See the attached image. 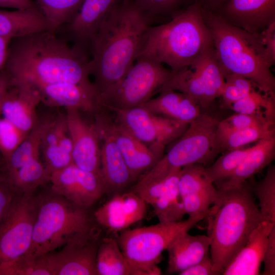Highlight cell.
Segmentation results:
<instances>
[{
    "label": "cell",
    "instance_id": "6da1fadb",
    "mask_svg": "<svg viewBox=\"0 0 275 275\" xmlns=\"http://www.w3.org/2000/svg\"><path fill=\"white\" fill-rule=\"evenodd\" d=\"M55 33L45 31L11 40L4 67L10 81L35 87L71 82L95 88L85 50L70 46Z\"/></svg>",
    "mask_w": 275,
    "mask_h": 275
},
{
    "label": "cell",
    "instance_id": "7a4b0ae2",
    "mask_svg": "<svg viewBox=\"0 0 275 275\" xmlns=\"http://www.w3.org/2000/svg\"><path fill=\"white\" fill-rule=\"evenodd\" d=\"M151 18L133 0H122L103 21L90 44V76L98 93L119 81L142 49Z\"/></svg>",
    "mask_w": 275,
    "mask_h": 275
},
{
    "label": "cell",
    "instance_id": "3957f363",
    "mask_svg": "<svg viewBox=\"0 0 275 275\" xmlns=\"http://www.w3.org/2000/svg\"><path fill=\"white\" fill-rule=\"evenodd\" d=\"M216 188L217 198L205 218L213 270L222 274L263 219L247 181Z\"/></svg>",
    "mask_w": 275,
    "mask_h": 275
},
{
    "label": "cell",
    "instance_id": "277c9868",
    "mask_svg": "<svg viewBox=\"0 0 275 275\" xmlns=\"http://www.w3.org/2000/svg\"><path fill=\"white\" fill-rule=\"evenodd\" d=\"M202 12L212 36L215 57L224 75H241L275 99V78L259 33L234 26L213 11L202 9Z\"/></svg>",
    "mask_w": 275,
    "mask_h": 275
},
{
    "label": "cell",
    "instance_id": "5b68a950",
    "mask_svg": "<svg viewBox=\"0 0 275 275\" xmlns=\"http://www.w3.org/2000/svg\"><path fill=\"white\" fill-rule=\"evenodd\" d=\"M213 47L210 31L196 2L164 23L150 25L140 54L176 70Z\"/></svg>",
    "mask_w": 275,
    "mask_h": 275
},
{
    "label": "cell",
    "instance_id": "8992f818",
    "mask_svg": "<svg viewBox=\"0 0 275 275\" xmlns=\"http://www.w3.org/2000/svg\"><path fill=\"white\" fill-rule=\"evenodd\" d=\"M94 228L88 209L53 193L40 198L31 246L25 255H45Z\"/></svg>",
    "mask_w": 275,
    "mask_h": 275
},
{
    "label": "cell",
    "instance_id": "52a82bcc",
    "mask_svg": "<svg viewBox=\"0 0 275 275\" xmlns=\"http://www.w3.org/2000/svg\"><path fill=\"white\" fill-rule=\"evenodd\" d=\"M220 120L201 113L190 122L166 154L143 174L134 187H140L164 177L173 171L193 164L205 167L219 153L216 134Z\"/></svg>",
    "mask_w": 275,
    "mask_h": 275
},
{
    "label": "cell",
    "instance_id": "ba28073f",
    "mask_svg": "<svg viewBox=\"0 0 275 275\" xmlns=\"http://www.w3.org/2000/svg\"><path fill=\"white\" fill-rule=\"evenodd\" d=\"M204 219L188 217L175 223H162L129 228L120 232L117 241L121 251L131 265L145 275L161 274L157 266L162 253L180 234L188 231Z\"/></svg>",
    "mask_w": 275,
    "mask_h": 275
},
{
    "label": "cell",
    "instance_id": "9c48e42d",
    "mask_svg": "<svg viewBox=\"0 0 275 275\" xmlns=\"http://www.w3.org/2000/svg\"><path fill=\"white\" fill-rule=\"evenodd\" d=\"M171 73L163 64L139 56L122 79L98 95L99 105L112 111L141 106L160 92Z\"/></svg>",
    "mask_w": 275,
    "mask_h": 275
},
{
    "label": "cell",
    "instance_id": "30bf717a",
    "mask_svg": "<svg viewBox=\"0 0 275 275\" xmlns=\"http://www.w3.org/2000/svg\"><path fill=\"white\" fill-rule=\"evenodd\" d=\"M225 82L224 73L210 48L190 65L171 74L161 90L171 89L185 93L199 105L207 108L220 97Z\"/></svg>",
    "mask_w": 275,
    "mask_h": 275
},
{
    "label": "cell",
    "instance_id": "8fae6325",
    "mask_svg": "<svg viewBox=\"0 0 275 275\" xmlns=\"http://www.w3.org/2000/svg\"><path fill=\"white\" fill-rule=\"evenodd\" d=\"M39 200L33 194L16 196L0 223V265L28 252Z\"/></svg>",
    "mask_w": 275,
    "mask_h": 275
},
{
    "label": "cell",
    "instance_id": "7c38bea8",
    "mask_svg": "<svg viewBox=\"0 0 275 275\" xmlns=\"http://www.w3.org/2000/svg\"><path fill=\"white\" fill-rule=\"evenodd\" d=\"M109 111L139 140L162 154L166 146L180 136L189 124L155 115L142 106Z\"/></svg>",
    "mask_w": 275,
    "mask_h": 275
},
{
    "label": "cell",
    "instance_id": "4fadbf2b",
    "mask_svg": "<svg viewBox=\"0 0 275 275\" xmlns=\"http://www.w3.org/2000/svg\"><path fill=\"white\" fill-rule=\"evenodd\" d=\"M93 116L97 126L114 141L134 181L150 169L164 155L139 140L115 119L107 108L99 105Z\"/></svg>",
    "mask_w": 275,
    "mask_h": 275
},
{
    "label": "cell",
    "instance_id": "5bb4252c",
    "mask_svg": "<svg viewBox=\"0 0 275 275\" xmlns=\"http://www.w3.org/2000/svg\"><path fill=\"white\" fill-rule=\"evenodd\" d=\"M95 228L44 256L51 275H98L96 257L102 239Z\"/></svg>",
    "mask_w": 275,
    "mask_h": 275
},
{
    "label": "cell",
    "instance_id": "9a60e30c",
    "mask_svg": "<svg viewBox=\"0 0 275 275\" xmlns=\"http://www.w3.org/2000/svg\"><path fill=\"white\" fill-rule=\"evenodd\" d=\"M49 181L53 193L87 209L106 193L100 174L81 169L73 163L51 173Z\"/></svg>",
    "mask_w": 275,
    "mask_h": 275
},
{
    "label": "cell",
    "instance_id": "2e32d148",
    "mask_svg": "<svg viewBox=\"0 0 275 275\" xmlns=\"http://www.w3.org/2000/svg\"><path fill=\"white\" fill-rule=\"evenodd\" d=\"M80 112L68 108L66 114L72 144L73 163L81 169L101 175L99 130L94 121H87Z\"/></svg>",
    "mask_w": 275,
    "mask_h": 275
},
{
    "label": "cell",
    "instance_id": "e0dca14e",
    "mask_svg": "<svg viewBox=\"0 0 275 275\" xmlns=\"http://www.w3.org/2000/svg\"><path fill=\"white\" fill-rule=\"evenodd\" d=\"M205 168L201 164H193L180 171L178 188L188 217L205 218L217 198V188L207 176Z\"/></svg>",
    "mask_w": 275,
    "mask_h": 275
},
{
    "label": "cell",
    "instance_id": "ac0fdd59",
    "mask_svg": "<svg viewBox=\"0 0 275 275\" xmlns=\"http://www.w3.org/2000/svg\"><path fill=\"white\" fill-rule=\"evenodd\" d=\"M112 196L94 212V219L100 227L117 233L145 217L147 204L135 193L130 190Z\"/></svg>",
    "mask_w": 275,
    "mask_h": 275
},
{
    "label": "cell",
    "instance_id": "d6986e66",
    "mask_svg": "<svg viewBox=\"0 0 275 275\" xmlns=\"http://www.w3.org/2000/svg\"><path fill=\"white\" fill-rule=\"evenodd\" d=\"M214 12L234 26L259 34L275 20V0H227Z\"/></svg>",
    "mask_w": 275,
    "mask_h": 275
},
{
    "label": "cell",
    "instance_id": "ffe728a7",
    "mask_svg": "<svg viewBox=\"0 0 275 275\" xmlns=\"http://www.w3.org/2000/svg\"><path fill=\"white\" fill-rule=\"evenodd\" d=\"M41 102V95L35 87L26 82L10 81L1 104V114L21 131L29 133L38 121L36 109Z\"/></svg>",
    "mask_w": 275,
    "mask_h": 275
},
{
    "label": "cell",
    "instance_id": "44dd1931",
    "mask_svg": "<svg viewBox=\"0 0 275 275\" xmlns=\"http://www.w3.org/2000/svg\"><path fill=\"white\" fill-rule=\"evenodd\" d=\"M122 0H84L72 20L64 25L74 45L85 50L103 21Z\"/></svg>",
    "mask_w": 275,
    "mask_h": 275
},
{
    "label": "cell",
    "instance_id": "7402d4cb",
    "mask_svg": "<svg viewBox=\"0 0 275 275\" xmlns=\"http://www.w3.org/2000/svg\"><path fill=\"white\" fill-rule=\"evenodd\" d=\"M42 101L50 106H63L93 114L99 105L94 87L71 82H59L36 87Z\"/></svg>",
    "mask_w": 275,
    "mask_h": 275
},
{
    "label": "cell",
    "instance_id": "603a6c76",
    "mask_svg": "<svg viewBox=\"0 0 275 275\" xmlns=\"http://www.w3.org/2000/svg\"><path fill=\"white\" fill-rule=\"evenodd\" d=\"M275 223L262 221L227 266L224 275H258L260 273L268 236Z\"/></svg>",
    "mask_w": 275,
    "mask_h": 275
},
{
    "label": "cell",
    "instance_id": "cb8c5ba5",
    "mask_svg": "<svg viewBox=\"0 0 275 275\" xmlns=\"http://www.w3.org/2000/svg\"><path fill=\"white\" fill-rule=\"evenodd\" d=\"M98 128L101 138L100 170L106 193L113 195L122 193L134 180L113 139Z\"/></svg>",
    "mask_w": 275,
    "mask_h": 275
},
{
    "label": "cell",
    "instance_id": "d4e9b609",
    "mask_svg": "<svg viewBox=\"0 0 275 275\" xmlns=\"http://www.w3.org/2000/svg\"><path fill=\"white\" fill-rule=\"evenodd\" d=\"M150 112L173 120L189 123L202 113L201 108L188 95L163 89L142 106Z\"/></svg>",
    "mask_w": 275,
    "mask_h": 275
},
{
    "label": "cell",
    "instance_id": "484cf974",
    "mask_svg": "<svg viewBox=\"0 0 275 275\" xmlns=\"http://www.w3.org/2000/svg\"><path fill=\"white\" fill-rule=\"evenodd\" d=\"M211 240L208 235H191L185 232L169 245L167 272L178 273L201 261L208 254Z\"/></svg>",
    "mask_w": 275,
    "mask_h": 275
},
{
    "label": "cell",
    "instance_id": "4316f807",
    "mask_svg": "<svg viewBox=\"0 0 275 275\" xmlns=\"http://www.w3.org/2000/svg\"><path fill=\"white\" fill-rule=\"evenodd\" d=\"M274 158L275 134H273L256 142L232 175L217 185L216 188L232 187L243 183L270 164Z\"/></svg>",
    "mask_w": 275,
    "mask_h": 275
},
{
    "label": "cell",
    "instance_id": "83f0119b",
    "mask_svg": "<svg viewBox=\"0 0 275 275\" xmlns=\"http://www.w3.org/2000/svg\"><path fill=\"white\" fill-rule=\"evenodd\" d=\"M49 31L48 22L39 9L0 10V36L11 39Z\"/></svg>",
    "mask_w": 275,
    "mask_h": 275
},
{
    "label": "cell",
    "instance_id": "f1b7e54d",
    "mask_svg": "<svg viewBox=\"0 0 275 275\" xmlns=\"http://www.w3.org/2000/svg\"><path fill=\"white\" fill-rule=\"evenodd\" d=\"M98 275H145L125 258L114 237L102 238L96 257Z\"/></svg>",
    "mask_w": 275,
    "mask_h": 275
},
{
    "label": "cell",
    "instance_id": "f546056e",
    "mask_svg": "<svg viewBox=\"0 0 275 275\" xmlns=\"http://www.w3.org/2000/svg\"><path fill=\"white\" fill-rule=\"evenodd\" d=\"M3 172L16 193L22 195L32 194L39 186L49 181L50 178L40 158L34 159L13 171Z\"/></svg>",
    "mask_w": 275,
    "mask_h": 275
},
{
    "label": "cell",
    "instance_id": "4dcf8cb0",
    "mask_svg": "<svg viewBox=\"0 0 275 275\" xmlns=\"http://www.w3.org/2000/svg\"><path fill=\"white\" fill-rule=\"evenodd\" d=\"M45 120L38 121L10 156L3 161L2 170L9 172L29 161L39 158Z\"/></svg>",
    "mask_w": 275,
    "mask_h": 275
},
{
    "label": "cell",
    "instance_id": "1f68e13d",
    "mask_svg": "<svg viewBox=\"0 0 275 275\" xmlns=\"http://www.w3.org/2000/svg\"><path fill=\"white\" fill-rule=\"evenodd\" d=\"M41 150L44 164L50 175L73 163L72 156L65 152L59 145L55 118L45 120Z\"/></svg>",
    "mask_w": 275,
    "mask_h": 275
},
{
    "label": "cell",
    "instance_id": "d6a6232c",
    "mask_svg": "<svg viewBox=\"0 0 275 275\" xmlns=\"http://www.w3.org/2000/svg\"><path fill=\"white\" fill-rule=\"evenodd\" d=\"M34 1L46 19L49 31L56 32L72 20L84 0Z\"/></svg>",
    "mask_w": 275,
    "mask_h": 275
},
{
    "label": "cell",
    "instance_id": "836d02e7",
    "mask_svg": "<svg viewBox=\"0 0 275 275\" xmlns=\"http://www.w3.org/2000/svg\"><path fill=\"white\" fill-rule=\"evenodd\" d=\"M273 134H275V126L231 131L217 129L218 151L220 153L242 148Z\"/></svg>",
    "mask_w": 275,
    "mask_h": 275
},
{
    "label": "cell",
    "instance_id": "e575fe53",
    "mask_svg": "<svg viewBox=\"0 0 275 275\" xmlns=\"http://www.w3.org/2000/svg\"><path fill=\"white\" fill-rule=\"evenodd\" d=\"M179 178L175 180L151 205L159 223L180 222L186 214L178 188Z\"/></svg>",
    "mask_w": 275,
    "mask_h": 275
},
{
    "label": "cell",
    "instance_id": "d590c367",
    "mask_svg": "<svg viewBox=\"0 0 275 275\" xmlns=\"http://www.w3.org/2000/svg\"><path fill=\"white\" fill-rule=\"evenodd\" d=\"M235 113L254 115L275 121V99L256 89L230 105Z\"/></svg>",
    "mask_w": 275,
    "mask_h": 275
},
{
    "label": "cell",
    "instance_id": "8d00e7d4",
    "mask_svg": "<svg viewBox=\"0 0 275 275\" xmlns=\"http://www.w3.org/2000/svg\"><path fill=\"white\" fill-rule=\"evenodd\" d=\"M242 147L224 152L212 164L205 167L206 174L216 185L229 178L251 149Z\"/></svg>",
    "mask_w": 275,
    "mask_h": 275
},
{
    "label": "cell",
    "instance_id": "74e56055",
    "mask_svg": "<svg viewBox=\"0 0 275 275\" xmlns=\"http://www.w3.org/2000/svg\"><path fill=\"white\" fill-rule=\"evenodd\" d=\"M263 221L275 223V167L269 165L264 177L252 187Z\"/></svg>",
    "mask_w": 275,
    "mask_h": 275
},
{
    "label": "cell",
    "instance_id": "f35d334b",
    "mask_svg": "<svg viewBox=\"0 0 275 275\" xmlns=\"http://www.w3.org/2000/svg\"><path fill=\"white\" fill-rule=\"evenodd\" d=\"M0 275H51L44 256L24 255L0 265Z\"/></svg>",
    "mask_w": 275,
    "mask_h": 275
},
{
    "label": "cell",
    "instance_id": "ab89813d",
    "mask_svg": "<svg viewBox=\"0 0 275 275\" xmlns=\"http://www.w3.org/2000/svg\"><path fill=\"white\" fill-rule=\"evenodd\" d=\"M151 19L154 16L171 18L194 2V0H133Z\"/></svg>",
    "mask_w": 275,
    "mask_h": 275
},
{
    "label": "cell",
    "instance_id": "60d3db41",
    "mask_svg": "<svg viewBox=\"0 0 275 275\" xmlns=\"http://www.w3.org/2000/svg\"><path fill=\"white\" fill-rule=\"evenodd\" d=\"M225 85L220 97L223 105L227 108L257 89L252 81L241 75L229 73L225 74Z\"/></svg>",
    "mask_w": 275,
    "mask_h": 275
},
{
    "label": "cell",
    "instance_id": "b9f144b4",
    "mask_svg": "<svg viewBox=\"0 0 275 275\" xmlns=\"http://www.w3.org/2000/svg\"><path fill=\"white\" fill-rule=\"evenodd\" d=\"M275 121L257 115L235 113L220 120L217 130L231 131L274 126Z\"/></svg>",
    "mask_w": 275,
    "mask_h": 275
},
{
    "label": "cell",
    "instance_id": "7bdbcfd3",
    "mask_svg": "<svg viewBox=\"0 0 275 275\" xmlns=\"http://www.w3.org/2000/svg\"><path fill=\"white\" fill-rule=\"evenodd\" d=\"M28 134L5 118H0V154L3 161L10 156Z\"/></svg>",
    "mask_w": 275,
    "mask_h": 275
},
{
    "label": "cell",
    "instance_id": "ee69618b",
    "mask_svg": "<svg viewBox=\"0 0 275 275\" xmlns=\"http://www.w3.org/2000/svg\"><path fill=\"white\" fill-rule=\"evenodd\" d=\"M17 194L0 169V223Z\"/></svg>",
    "mask_w": 275,
    "mask_h": 275
},
{
    "label": "cell",
    "instance_id": "f6af8a7d",
    "mask_svg": "<svg viewBox=\"0 0 275 275\" xmlns=\"http://www.w3.org/2000/svg\"><path fill=\"white\" fill-rule=\"evenodd\" d=\"M259 37L265 49L267 62L271 67L275 63V20L259 33Z\"/></svg>",
    "mask_w": 275,
    "mask_h": 275
},
{
    "label": "cell",
    "instance_id": "bcb514c9",
    "mask_svg": "<svg viewBox=\"0 0 275 275\" xmlns=\"http://www.w3.org/2000/svg\"><path fill=\"white\" fill-rule=\"evenodd\" d=\"M262 262L264 264L262 274H275V227L268 236Z\"/></svg>",
    "mask_w": 275,
    "mask_h": 275
},
{
    "label": "cell",
    "instance_id": "7dc6e473",
    "mask_svg": "<svg viewBox=\"0 0 275 275\" xmlns=\"http://www.w3.org/2000/svg\"><path fill=\"white\" fill-rule=\"evenodd\" d=\"M180 275H214L212 261L209 254L201 261L179 273Z\"/></svg>",
    "mask_w": 275,
    "mask_h": 275
},
{
    "label": "cell",
    "instance_id": "c3c4849f",
    "mask_svg": "<svg viewBox=\"0 0 275 275\" xmlns=\"http://www.w3.org/2000/svg\"><path fill=\"white\" fill-rule=\"evenodd\" d=\"M15 9H39L34 0H0V8Z\"/></svg>",
    "mask_w": 275,
    "mask_h": 275
},
{
    "label": "cell",
    "instance_id": "681fc988",
    "mask_svg": "<svg viewBox=\"0 0 275 275\" xmlns=\"http://www.w3.org/2000/svg\"><path fill=\"white\" fill-rule=\"evenodd\" d=\"M11 39L0 36V71L6 64Z\"/></svg>",
    "mask_w": 275,
    "mask_h": 275
},
{
    "label": "cell",
    "instance_id": "f907efd6",
    "mask_svg": "<svg viewBox=\"0 0 275 275\" xmlns=\"http://www.w3.org/2000/svg\"><path fill=\"white\" fill-rule=\"evenodd\" d=\"M10 86V78L5 70L0 73V105L6 96Z\"/></svg>",
    "mask_w": 275,
    "mask_h": 275
},
{
    "label": "cell",
    "instance_id": "816d5d0a",
    "mask_svg": "<svg viewBox=\"0 0 275 275\" xmlns=\"http://www.w3.org/2000/svg\"><path fill=\"white\" fill-rule=\"evenodd\" d=\"M227 0H194V2L199 3L202 9L215 12Z\"/></svg>",
    "mask_w": 275,
    "mask_h": 275
},
{
    "label": "cell",
    "instance_id": "f5cc1de1",
    "mask_svg": "<svg viewBox=\"0 0 275 275\" xmlns=\"http://www.w3.org/2000/svg\"><path fill=\"white\" fill-rule=\"evenodd\" d=\"M3 162V159H2V157L0 154V164L2 163ZM1 169V168H0Z\"/></svg>",
    "mask_w": 275,
    "mask_h": 275
},
{
    "label": "cell",
    "instance_id": "db71d44e",
    "mask_svg": "<svg viewBox=\"0 0 275 275\" xmlns=\"http://www.w3.org/2000/svg\"><path fill=\"white\" fill-rule=\"evenodd\" d=\"M1 114V105H0V115Z\"/></svg>",
    "mask_w": 275,
    "mask_h": 275
}]
</instances>
